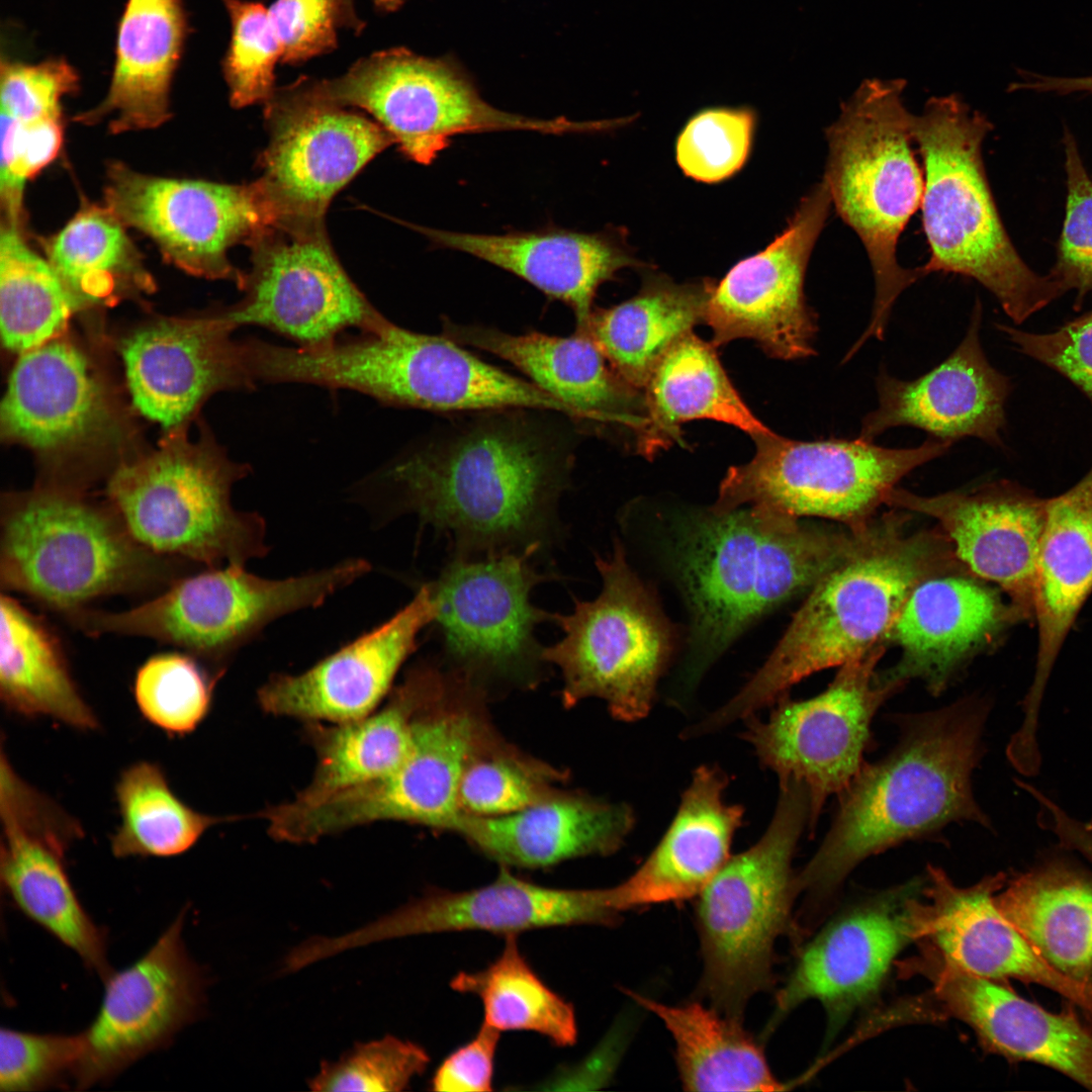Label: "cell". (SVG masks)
Instances as JSON below:
<instances>
[{
    "instance_id": "obj_1",
    "label": "cell",
    "mask_w": 1092,
    "mask_h": 1092,
    "mask_svg": "<svg viewBox=\"0 0 1092 1092\" xmlns=\"http://www.w3.org/2000/svg\"><path fill=\"white\" fill-rule=\"evenodd\" d=\"M533 408L473 412L395 461L384 477L404 510L445 534L454 557L542 546L574 461L571 418Z\"/></svg>"
},
{
    "instance_id": "obj_2",
    "label": "cell",
    "mask_w": 1092,
    "mask_h": 1092,
    "mask_svg": "<svg viewBox=\"0 0 1092 1092\" xmlns=\"http://www.w3.org/2000/svg\"><path fill=\"white\" fill-rule=\"evenodd\" d=\"M988 713L987 703L969 697L933 711L894 715L897 744L882 759L864 762L837 796L826 836L796 875L798 893L829 892L872 855L951 823L990 828L972 785Z\"/></svg>"
},
{
    "instance_id": "obj_3",
    "label": "cell",
    "mask_w": 1092,
    "mask_h": 1092,
    "mask_svg": "<svg viewBox=\"0 0 1092 1092\" xmlns=\"http://www.w3.org/2000/svg\"><path fill=\"white\" fill-rule=\"evenodd\" d=\"M857 537L760 506L710 510L679 524L672 560L691 613L685 686H694L752 622L811 589Z\"/></svg>"
},
{
    "instance_id": "obj_4",
    "label": "cell",
    "mask_w": 1092,
    "mask_h": 1092,
    "mask_svg": "<svg viewBox=\"0 0 1092 1092\" xmlns=\"http://www.w3.org/2000/svg\"><path fill=\"white\" fill-rule=\"evenodd\" d=\"M893 518L858 531L854 547L812 586L763 665L699 723L703 733L747 719L805 677L840 666L885 641L923 579L968 572L941 530L907 535Z\"/></svg>"
},
{
    "instance_id": "obj_5",
    "label": "cell",
    "mask_w": 1092,
    "mask_h": 1092,
    "mask_svg": "<svg viewBox=\"0 0 1092 1092\" xmlns=\"http://www.w3.org/2000/svg\"><path fill=\"white\" fill-rule=\"evenodd\" d=\"M252 364L258 381L351 389L388 405L439 413L533 408L575 418L532 382L482 361L443 334L416 333L388 320L320 347L258 341Z\"/></svg>"
},
{
    "instance_id": "obj_6",
    "label": "cell",
    "mask_w": 1092,
    "mask_h": 1092,
    "mask_svg": "<svg viewBox=\"0 0 1092 1092\" xmlns=\"http://www.w3.org/2000/svg\"><path fill=\"white\" fill-rule=\"evenodd\" d=\"M993 125L956 94L931 97L911 130L922 160L925 275L954 273L989 290L1019 325L1066 290L1030 269L1014 248L994 200L982 156Z\"/></svg>"
},
{
    "instance_id": "obj_7",
    "label": "cell",
    "mask_w": 1092,
    "mask_h": 1092,
    "mask_svg": "<svg viewBox=\"0 0 1092 1092\" xmlns=\"http://www.w3.org/2000/svg\"><path fill=\"white\" fill-rule=\"evenodd\" d=\"M190 562L140 544L107 502L44 484L6 494L0 512V586L66 616L111 595L160 593Z\"/></svg>"
},
{
    "instance_id": "obj_8",
    "label": "cell",
    "mask_w": 1092,
    "mask_h": 1092,
    "mask_svg": "<svg viewBox=\"0 0 1092 1092\" xmlns=\"http://www.w3.org/2000/svg\"><path fill=\"white\" fill-rule=\"evenodd\" d=\"M904 80H864L826 128L824 177L832 205L857 235L875 281L869 327L848 350L852 357L871 337L883 340L900 294L925 276L921 266L898 262L899 238L921 206L924 176L916 160L912 114L902 100Z\"/></svg>"
},
{
    "instance_id": "obj_9",
    "label": "cell",
    "mask_w": 1092,
    "mask_h": 1092,
    "mask_svg": "<svg viewBox=\"0 0 1092 1092\" xmlns=\"http://www.w3.org/2000/svg\"><path fill=\"white\" fill-rule=\"evenodd\" d=\"M808 818L805 787L780 785L760 839L730 856L697 896L703 962L698 992L730 1018L743 1021L750 999L771 987L775 943L798 893L792 860Z\"/></svg>"
},
{
    "instance_id": "obj_10",
    "label": "cell",
    "mask_w": 1092,
    "mask_h": 1092,
    "mask_svg": "<svg viewBox=\"0 0 1092 1092\" xmlns=\"http://www.w3.org/2000/svg\"><path fill=\"white\" fill-rule=\"evenodd\" d=\"M249 467L210 437H175L120 464L107 484L108 503L132 537L154 553L203 564L244 566L263 557L265 522L233 508L231 489Z\"/></svg>"
},
{
    "instance_id": "obj_11",
    "label": "cell",
    "mask_w": 1092,
    "mask_h": 1092,
    "mask_svg": "<svg viewBox=\"0 0 1092 1092\" xmlns=\"http://www.w3.org/2000/svg\"><path fill=\"white\" fill-rule=\"evenodd\" d=\"M370 570L364 559L284 579H266L229 564L183 575L155 598L121 612L81 609L66 617L84 634L152 638L217 668L267 624L322 605Z\"/></svg>"
},
{
    "instance_id": "obj_12",
    "label": "cell",
    "mask_w": 1092,
    "mask_h": 1092,
    "mask_svg": "<svg viewBox=\"0 0 1092 1092\" xmlns=\"http://www.w3.org/2000/svg\"><path fill=\"white\" fill-rule=\"evenodd\" d=\"M753 458L728 469L715 513L743 506L795 517H819L864 530L897 483L944 455L951 442L928 438L914 448H886L861 437L796 441L770 432L754 437Z\"/></svg>"
},
{
    "instance_id": "obj_13",
    "label": "cell",
    "mask_w": 1092,
    "mask_h": 1092,
    "mask_svg": "<svg viewBox=\"0 0 1092 1092\" xmlns=\"http://www.w3.org/2000/svg\"><path fill=\"white\" fill-rule=\"evenodd\" d=\"M596 566L603 579L600 595L574 599L569 614H552L563 637L543 647L542 658L561 671L566 706L599 698L617 719L636 721L652 707L671 651L670 631L618 541L610 557H597Z\"/></svg>"
},
{
    "instance_id": "obj_14",
    "label": "cell",
    "mask_w": 1092,
    "mask_h": 1092,
    "mask_svg": "<svg viewBox=\"0 0 1092 1092\" xmlns=\"http://www.w3.org/2000/svg\"><path fill=\"white\" fill-rule=\"evenodd\" d=\"M318 97L369 113L408 160L431 164L457 134L531 130L541 133L600 131L604 121L540 119L499 110L444 60L403 48L357 61L340 77L317 80Z\"/></svg>"
},
{
    "instance_id": "obj_15",
    "label": "cell",
    "mask_w": 1092,
    "mask_h": 1092,
    "mask_svg": "<svg viewBox=\"0 0 1092 1092\" xmlns=\"http://www.w3.org/2000/svg\"><path fill=\"white\" fill-rule=\"evenodd\" d=\"M446 685L418 714L414 746L390 775L313 801L293 800L277 814L282 837L309 843L376 821L450 830L460 813L458 791L471 759L482 752V725L467 705L445 698Z\"/></svg>"
},
{
    "instance_id": "obj_16",
    "label": "cell",
    "mask_w": 1092,
    "mask_h": 1092,
    "mask_svg": "<svg viewBox=\"0 0 1092 1092\" xmlns=\"http://www.w3.org/2000/svg\"><path fill=\"white\" fill-rule=\"evenodd\" d=\"M885 641L839 666L821 694L802 701L783 697L766 721L745 720L743 738L780 784L806 789L807 828L813 834L826 800L841 794L866 762L872 721L904 682L883 681L876 673Z\"/></svg>"
},
{
    "instance_id": "obj_17",
    "label": "cell",
    "mask_w": 1092,
    "mask_h": 1092,
    "mask_svg": "<svg viewBox=\"0 0 1092 1092\" xmlns=\"http://www.w3.org/2000/svg\"><path fill=\"white\" fill-rule=\"evenodd\" d=\"M104 197L122 224L152 239L169 263L193 276L233 281L239 288L245 272L231 263L229 250L276 223L257 179L249 184L174 179L113 162Z\"/></svg>"
},
{
    "instance_id": "obj_18",
    "label": "cell",
    "mask_w": 1092,
    "mask_h": 1092,
    "mask_svg": "<svg viewBox=\"0 0 1092 1092\" xmlns=\"http://www.w3.org/2000/svg\"><path fill=\"white\" fill-rule=\"evenodd\" d=\"M247 246L244 296L225 309L237 327H263L312 348L348 329L367 331L386 321L345 271L325 223L273 224Z\"/></svg>"
},
{
    "instance_id": "obj_19",
    "label": "cell",
    "mask_w": 1092,
    "mask_h": 1092,
    "mask_svg": "<svg viewBox=\"0 0 1092 1092\" xmlns=\"http://www.w3.org/2000/svg\"><path fill=\"white\" fill-rule=\"evenodd\" d=\"M262 186L279 224L325 223L333 198L394 144L373 119L317 100L295 81L264 103Z\"/></svg>"
},
{
    "instance_id": "obj_20",
    "label": "cell",
    "mask_w": 1092,
    "mask_h": 1092,
    "mask_svg": "<svg viewBox=\"0 0 1092 1092\" xmlns=\"http://www.w3.org/2000/svg\"><path fill=\"white\" fill-rule=\"evenodd\" d=\"M542 546L522 552L466 559L454 557L428 583L448 658L469 673L525 675L544 661L535 627L552 613L535 607L533 587L549 576L536 571L532 557Z\"/></svg>"
},
{
    "instance_id": "obj_21",
    "label": "cell",
    "mask_w": 1092,
    "mask_h": 1092,
    "mask_svg": "<svg viewBox=\"0 0 1092 1092\" xmlns=\"http://www.w3.org/2000/svg\"><path fill=\"white\" fill-rule=\"evenodd\" d=\"M832 205L823 181L802 198L786 229L762 251L739 261L713 283L705 323L712 344L752 339L771 357L795 360L816 354V315L806 303L810 255Z\"/></svg>"
},
{
    "instance_id": "obj_22",
    "label": "cell",
    "mask_w": 1092,
    "mask_h": 1092,
    "mask_svg": "<svg viewBox=\"0 0 1092 1092\" xmlns=\"http://www.w3.org/2000/svg\"><path fill=\"white\" fill-rule=\"evenodd\" d=\"M0 876L14 905L105 979L110 971L101 930L81 905L65 857L81 828L54 801L0 760Z\"/></svg>"
},
{
    "instance_id": "obj_23",
    "label": "cell",
    "mask_w": 1092,
    "mask_h": 1092,
    "mask_svg": "<svg viewBox=\"0 0 1092 1092\" xmlns=\"http://www.w3.org/2000/svg\"><path fill=\"white\" fill-rule=\"evenodd\" d=\"M926 886L915 878L879 894L830 922L801 952L776 996L768 1035L808 1000L825 1008L833 1032L878 991L896 957L927 932Z\"/></svg>"
},
{
    "instance_id": "obj_24",
    "label": "cell",
    "mask_w": 1092,
    "mask_h": 1092,
    "mask_svg": "<svg viewBox=\"0 0 1092 1092\" xmlns=\"http://www.w3.org/2000/svg\"><path fill=\"white\" fill-rule=\"evenodd\" d=\"M184 917L181 912L138 961L104 979L99 1010L80 1033L76 1089L112 1079L198 1016L204 983L184 946Z\"/></svg>"
},
{
    "instance_id": "obj_25",
    "label": "cell",
    "mask_w": 1092,
    "mask_h": 1092,
    "mask_svg": "<svg viewBox=\"0 0 1092 1092\" xmlns=\"http://www.w3.org/2000/svg\"><path fill=\"white\" fill-rule=\"evenodd\" d=\"M225 310L162 318L121 343L127 388L135 410L164 429H176L212 394L255 386L244 342Z\"/></svg>"
},
{
    "instance_id": "obj_26",
    "label": "cell",
    "mask_w": 1092,
    "mask_h": 1092,
    "mask_svg": "<svg viewBox=\"0 0 1092 1092\" xmlns=\"http://www.w3.org/2000/svg\"><path fill=\"white\" fill-rule=\"evenodd\" d=\"M614 887L557 889L517 878L505 868L482 887L451 892L433 890L422 898L341 935L347 950L384 939L449 931L477 930L505 936L539 928L595 924L621 919Z\"/></svg>"
},
{
    "instance_id": "obj_27",
    "label": "cell",
    "mask_w": 1092,
    "mask_h": 1092,
    "mask_svg": "<svg viewBox=\"0 0 1092 1092\" xmlns=\"http://www.w3.org/2000/svg\"><path fill=\"white\" fill-rule=\"evenodd\" d=\"M981 321L982 306L977 301L960 345L916 379L901 380L882 369L876 379L879 404L863 417L859 437L874 441L889 429L908 426L951 443L975 437L1003 446L1005 404L1012 384L983 351Z\"/></svg>"
},
{
    "instance_id": "obj_28",
    "label": "cell",
    "mask_w": 1092,
    "mask_h": 1092,
    "mask_svg": "<svg viewBox=\"0 0 1092 1092\" xmlns=\"http://www.w3.org/2000/svg\"><path fill=\"white\" fill-rule=\"evenodd\" d=\"M428 584L393 617L299 674H276L258 693L262 709L306 722L343 723L375 711L433 623Z\"/></svg>"
},
{
    "instance_id": "obj_29",
    "label": "cell",
    "mask_w": 1092,
    "mask_h": 1092,
    "mask_svg": "<svg viewBox=\"0 0 1092 1092\" xmlns=\"http://www.w3.org/2000/svg\"><path fill=\"white\" fill-rule=\"evenodd\" d=\"M886 505L934 519L969 572L1000 585L1017 610L1033 607L1045 502L1001 482L930 496L895 487Z\"/></svg>"
},
{
    "instance_id": "obj_30",
    "label": "cell",
    "mask_w": 1092,
    "mask_h": 1092,
    "mask_svg": "<svg viewBox=\"0 0 1092 1092\" xmlns=\"http://www.w3.org/2000/svg\"><path fill=\"white\" fill-rule=\"evenodd\" d=\"M926 892L927 932L944 963L962 972L989 979H1015L1045 987L1075 1004L1092 1020V988L1076 983L1052 968L1005 918L994 893L1005 875L986 877L968 888L954 886L943 872L929 867Z\"/></svg>"
},
{
    "instance_id": "obj_31",
    "label": "cell",
    "mask_w": 1092,
    "mask_h": 1092,
    "mask_svg": "<svg viewBox=\"0 0 1092 1092\" xmlns=\"http://www.w3.org/2000/svg\"><path fill=\"white\" fill-rule=\"evenodd\" d=\"M443 335L462 346L493 354L533 384L573 410L578 421L619 424L639 432L646 421L644 396L614 370L585 334L539 332L513 335L492 327L443 320Z\"/></svg>"
},
{
    "instance_id": "obj_32",
    "label": "cell",
    "mask_w": 1092,
    "mask_h": 1092,
    "mask_svg": "<svg viewBox=\"0 0 1092 1092\" xmlns=\"http://www.w3.org/2000/svg\"><path fill=\"white\" fill-rule=\"evenodd\" d=\"M968 572L929 576L910 593L886 640L902 657L883 681L921 679L937 696L963 663L1014 613L992 589Z\"/></svg>"
},
{
    "instance_id": "obj_33",
    "label": "cell",
    "mask_w": 1092,
    "mask_h": 1092,
    "mask_svg": "<svg viewBox=\"0 0 1092 1092\" xmlns=\"http://www.w3.org/2000/svg\"><path fill=\"white\" fill-rule=\"evenodd\" d=\"M408 225L437 247L467 253L562 301L572 309L576 330L589 318L599 287L619 270L640 265L614 235L605 233L546 229L483 235Z\"/></svg>"
},
{
    "instance_id": "obj_34",
    "label": "cell",
    "mask_w": 1092,
    "mask_h": 1092,
    "mask_svg": "<svg viewBox=\"0 0 1092 1092\" xmlns=\"http://www.w3.org/2000/svg\"><path fill=\"white\" fill-rule=\"evenodd\" d=\"M933 979L939 999L988 1050L1043 1065L1092 1090V1029L1074 1012L1052 1013L994 980L946 964Z\"/></svg>"
},
{
    "instance_id": "obj_35",
    "label": "cell",
    "mask_w": 1092,
    "mask_h": 1092,
    "mask_svg": "<svg viewBox=\"0 0 1092 1092\" xmlns=\"http://www.w3.org/2000/svg\"><path fill=\"white\" fill-rule=\"evenodd\" d=\"M728 779L702 765L693 775L669 827L642 864L614 886L622 912L698 896L730 857L743 808L725 803Z\"/></svg>"
},
{
    "instance_id": "obj_36",
    "label": "cell",
    "mask_w": 1092,
    "mask_h": 1092,
    "mask_svg": "<svg viewBox=\"0 0 1092 1092\" xmlns=\"http://www.w3.org/2000/svg\"><path fill=\"white\" fill-rule=\"evenodd\" d=\"M104 389L86 356L52 340L20 354L0 407L2 437L39 451L78 445L108 420Z\"/></svg>"
},
{
    "instance_id": "obj_37",
    "label": "cell",
    "mask_w": 1092,
    "mask_h": 1092,
    "mask_svg": "<svg viewBox=\"0 0 1092 1092\" xmlns=\"http://www.w3.org/2000/svg\"><path fill=\"white\" fill-rule=\"evenodd\" d=\"M635 824L623 803L551 796L498 816L460 812L450 830L487 857L524 869H541L585 855L617 851Z\"/></svg>"
},
{
    "instance_id": "obj_38",
    "label": "cell",
    "mask_w": 1092,
    "mask_h": 1092,
    "mask_svg": "<svg viewBox=\"0 0 1092 1092\" xmlns=\"http://www.w3.org/2000/svg\"><path fill=\"white\" fill-rule=\"evenodd\" d=\"M188 34L182 0H127L118 22L108 91L80 123L112 133L152 129L171 116V85Z\"/></svg>"
},
{
    "instance_id": "obj_39",
    "label": "cell",
    "mask_w": 1092,
    "mask_h": 1092,
    "mask_svg": "<svg viewBox=\"0 0 1092 1092\" xmlns=\"http://www.w3.org/2000/svg\"><path fill=\"white\" fill-rule=\"evenodd\" d=\"M1092 589V467L1068 491L1045 500L1033 608L1038 624L1035 675L1024 701V723L1039 705L1062 643Z\"/></svg>"
},
{
    "instance_id": "obj_40",
    "label": "cell",
    "mask_w": 1092,
    "mask_h": 1092,
    "mask_svg": "<svg viewBox=\"0 0 1092 1092\" xmlns=\"http://www.w3.org/2000/svg\"><path fill=\"white\" fill-rule=\"evenodd\" d=\"M443 682L438 669L422 664L407 673L381 709L349 722H306L317 763L311 782L295 799L313 801L397 769L412 752L418 714Z\"/></svg>"
},
{
    "instance_id": "obj_41",
    "label": "cell",
    "mask_w": 1092,
    "mask_h": 1092,
    "mask_svg": "<svg viewBox=\"0 0 1092 1092\" xmlns=\"http://www.w3.org/2000/svg\"><path fill=\"white\" fill-rule=\"evenodd\" d=\"M995 903L1052 968L1092 988V877L1052 860L1010 881Z\"/></svg>"
},
{
    "instance_id": "obj_42",
    "label": "cell",
    "mask_w": 1092,
    "mask_h": 1092,
    "mask_svg": "<svg viewBox=\"0 0 1092 1092\" xmlns=\"http://www.w3.org/2000/svg\"><path fill=\"white\" fill-rule=\"evenodd\" d=\"M712 286L655 277L630 299L594 308L584 327L575 331L594 341L623 380L644 389L664 355L705 323Z\"/></svg>"
},
{
    "instance_id": "obj_43",
    "label": "cell",
    "mask_w": 1092,
    "mask_h": 1092,
    "mask_svg": "<svg viewBox=\"0 0 1092 1092\" xmlns=\"http://www.w3.org/2000/svg\"><path fill=\"white\" fill-rule=\"evenodd\" d=\"M644 389L646 421L638 448L646 457L677 441L680 425L693 420L722 422L752 438L771 432L741 399L715 346L693 333L664 355Z\"/></svg>"
},
{
    "instance_id": "obj_44",
    "label": "cell",
    "mask_w": 1092,
    "mask_h": 1092,
    "mask_svg": "<svg viewBox=\"0 0 1092 1092\" xmlns=\"http://www.w3.org/2000/svg\"><path fill=\"white\" fill-rule=\"evenodd\" d=\"M0 696L10 712L89 731L98 720L73 679L62 640L8 593L0 598Z\"/></svg>"
},
{
    "instance_id": "obj_45",
    "label": "cell",
    "mask_w": 1092,
    "mask_h": 1092,
    "mask_svg": "<svg viewBox=\"0 0 1092 1092\" xmlns=\"http://www.w3.org/2000/svg\"><path fill=\"white\" fill-rule=\"evenodd\" d=\"M639 1006L653 1013L670 1033L680 1082L689 1091L784 1090L763 1050L742 1026L716 1008L700 1002L665 1004L627 991Z\"/></svg>"
},
{
    "instance_id": "obj_46",
    "label": "cell",
    "mask_w": 1092,
    "mask_h": 1092,
    "mask_svg": "<svg viewBox=\"0 0 1092 1092\" xmlns=\"http://www.w3.org/2000/svg\"><path fill=\"white\" fill-rule=\"evenodd\" d=\"M48 261L78 307L114 301L152 285L124 225L107 207L85 204L46 243Z\"/></svg>"
},
{
    "instance_id": "obj_47",
    "label": "cell",
    "mask_w": 1092,
    "mask_h": 1092,
    "mask_svg": "<svg viewBox=\"0 0 1092 1092\" xmlns=\"http://www.w3.org/2000/svg\"><path fill=\"white\" fill-rule=\"evenodd\" d=\"M459 993L479 998L483 1024L497 1030L539 1033L556 1046L577 1039L574 1007L551 990L522 954L517 935L506 936L500 954L486 968L460 972L450 982Z\"/></svg>"
},
{
    "instance_id": "obj_48",
    "label": "cell",
    "mask_w": 1092,
    "mask_h": 1092,
    "mask_svg": "<svg viewBox=\"0 0 1092 1092\" xmlns=\"http://www.w3.org/2000/svg\"><path fill=\"white\" fill-rule=\"evenodd\" d=\"M120 822L111 838L116 857H171L189 850L211 826L225 821L202 814L171 789L163 769L140 761L115 786Z\"/></svg>"
},
{
    "instance_id": "obj_49",
    "label": "cell",
    "mask_w": 1092,
    "mask_h": 1092,
    "mask_svg": "<svg viewBox=\"0 0 1092 1092\" xmlns=\"http://www.w3.org/2000/svg\"><path fill=\"white\" fill-rule=\"evenodd\" d=\"M21 226L1 219V338L19 354L54 340L78 308L49 261L25 242Z\"/></svg>"
},
{
    "instance_id": "obj_50",
    "label": "cell",
    "mask_w": 1092,
    "mask_h": 1092,
    "mask_svg": "<svg viewBox=\"0 0 1092 1092\" xmlns=\"http://www.w3.org/2000/svg\"><path fill=\"white\" fill-rule=\"evenodd\" d=\"M187 652H163L136 670L132 693L143 717L172 736L194 731L206 717L217 677Z\"/></svg>"
},
{
    "instance_id": "obj_51",
    "label": "cell",
    "mask_w": 1092,
    "mask_h": 1092,
    "mask_svg": "<svg viewBox=\"0 0 1092 1092\" xmlns=\"http://www.w3.org/2000/svg\"><path fill=\"white\" fill-rule=\"evenodd\" d=\"M231 38L222 72L235 108L267 102L274 94L275 68L282 47L269 7L248 0H222Z\"/></svg>"
},
{
    "instance_id": "obj_52",
    "label": "cell",
    "mask_w": 1092,
    "mask_h": 1092,
    "mask_svg": "<svg viewBox=\"0 0 1092 1092\" xmlns=\"http://www.w3.org/2000/svg\"><path fill=\"white\" fill-rule=\"evenodd\" d=\"M755 116L748 108L713 107L696 113L680 131L675 157L681 171L706 183L722 181L745 163Z\"/></svg>"
},
{
    "instance_id": "obj_53",
    "label": "cell",
    "mask_w": 1092,
    "mask_h": 1092,
    "mask_svg": "<svg viewBox=\"0 0 1092 1092\" xmlns=\"http://www.w3.org/2000/svg\"><path fill=\"white\" fill-rule=\"evenodd\" d=\"M430 1057L411 1041L394 1036L357 1044L334 1063H323L309 1080L314 1091H402L424 1073Z\"/></svg>"
},
{
    "instance_id": "obj_54",
    "label": "cell",
    "mask_w": 1092,
    "mask_h": 1092,
    "mask_svg": "<svg viewBox=\"0 0 1092 1092\" xmlns=\"http://www.w3.org/2000/svg\"><path fill=\"white\" fill-rule=\"evenodd\" d=\"M1067 199L1057 260L1050 271L1067 291H1076L1074 308L1079 309L1092 291V180L1083 164L1073 133L1064 130Z\"/></svg>"
},
{
    "instance_id": "obj_55",
    "label": "cell",
    "mask_w": 1092,
    "mask_h": 1092,
    "mask_svg": "<svg viewBox=\"0 0 1092 1092\" xmlns=\"http://www.w3.org/2000/svg\"><path fill=\"white\" fill-rule=\"evenodd\" d=\"M81 1056L80 1034L0 1032V1090H44L74 1083Z\"/></svg>"
},
{
    "instance_id": "obj_56",
    "label": "cell",
    "mask_w": 1092,
    "mask_h": 1092,
    "mask_svg": "<svg viewBox=\"0 0 1092 1092\" xmlns=\"http://www.w3.org/2000/svg\"><path fill=\"white\" fill-rule=\"evenodd\" d=\"M539 777L538 769L519 758L480 752L463 772L459 810L476 816H498L525 809L553 796Z\"/></svg>"
},
{
    "instance_id": "obj_57",
    "label": "cell",
    "mask_w": 1092,
    "mask_h": 1092,
    "mask_svg": "<svg viewBox=\"0 0 1092 1092\" xmlns=\"http://www.w3.org/2000/svg\"><path fill=\"white\" fill-rule=\"evenodd\" d=\"M79 88V75L64 58L35 64L2 59L1 112L22 124L62 121V99Z\"/></svg>"
},
{
    "instance_id": "obj_58",
    "label": "cell",
    "mask_w": 1092,
    "mask_h": 1092,
    "mask_svg": "<svg viewBox=\"0 0 1092 1092\" xmlns=\"http://www.w3.org/2000/svg\"><path fill=\"white\" fill-rule=\"evenodd\" d=\"M997 328L1020 353L1064 375L1092 403V310L1051 333H1030L1003 324Z\"/></svg>"
},
{
    "instance_id": "obj_59",
    "label": "cell",
    "mask_w": 1092,
    "mask_h": 1092,
    "mask_svg": "<svg viewBox=\"0 0 1092 1092\" xmlns=\"http://www.w3.org/2000/svg\"><path fill=\"white\" fill-rule=\"evenodd\" d=\"M269 11L280 38L282 63L297 65L337 47L336 0H276Z\"/></svg>"
},
{
    "instance_id": "obj_60",
    "label": "cell",
    "mask_w": 1092,
    "mask_h": 1092,
    "mask_svg": "<svg viewBox=\"0 0 1092 1092\" xmlns=\"http://www.w3.org/2000/svg\"><path fill=\"white\" fill-rule=\"evenodd\" d=\"M499 1031L481 1024L465 1044L447 1056L436 1069L431 1089L447 1092H484L492 1090L494 1058Z\"/></svg>"
},
{
    "instance_id": "obj_61",
    "label": "cell",
    "mask_w": 1092,
    "mask_h": 1092,
    "mask_svg": "<svg viewBox=\"0 0 1092 1092\" xmlns=\"http://www.w3.org/2000/svg\"><path fill=\"white\" fill-rule=\"evenodd\" d=\"M1020 81L1010 84L1009 90H1028L1035 92H1053L1060 95L1075 92L1092 93V76L1085 77H1052L1043 76L1027 71H1018Z\"/></svg>"
},
{
    "instance_id": "obj_62",
    "label": "cell",
    "mask_w": 1092,
    "mask_h": 1092,
    "mask_svg": "<svg viewBox=\"0 0 1092 1092\" xmlns=\"http://www.w3.org/2000/svg\"><path fill=\"white\" fill-rule=\"evenodd\" d=\"M340 26L360 32L363 22L358 17L355 0H336Z\"/></svg>"
},
{
    "instance_id": "obj_63",
    "label": "cell",
    "mask_w": 1092,
    "mask_h": 1092,
    "mask_svg": "<svg viewBox=\"0 0 1092 1092\" xmlns=\"http://www.w3.org/2000/svg\"><path fill=\"white\" fill-rule=\"evenodd\" d=\"M404 0H374L376 6L383 11L390 12L398 9Z\"/></svg>"
}]
</instances>
